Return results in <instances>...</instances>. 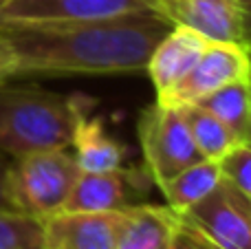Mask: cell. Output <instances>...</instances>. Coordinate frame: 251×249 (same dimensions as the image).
I'll return each mask as SVG.
<instances>
[{
	"mask_svg": "<svg viewBox=\"0 0 251 249\" xmlns=\"http://www.w3.org/2000/svg\"><path fill=\"white\" fill-rule=\"evenodd\" d=\"M134 170H106V172H82L73 183L66 212H117L128 207L130 194L137 190L139 179Z\"/></svg>",
	"mask_w": 251,
	"mask_h": 249,
	"instance_id": "obj_11",
	"label": "cell"
},
{
	"mask_svg": "<svg viewBox=\"0 0 251 249\" xmlns=\"http://www.w3.org/2000/svg\"><path fill=\"white\" fill-rule=\"evenodd\" d=\"M159 11L95 22L0 25L16 57V75L141 73L159 40L172 29Z\"/></svg>",
	"mask_w": 251,
	"mask_h": 249,
	"instance_id": "obj_1",
	"label": "cell"
},
{
	"mask_svg": "<svg viewBox=\"0 0 251 249\" xmlns=\"http://www.w3.org/2000/svg\"><path fill=\"white\" fill-rule=\"evenodd\" d=\"M156 11L174 26H187L209 42L243 44L240 0H156Z\"/></svg>",
	"mask_w": 251,
	"mask_h": 249,
	"instance_id": "obj_9",
	"label": "cell"
},
{
	"mask_svg": "<svg viewBox=\"0 0 251 249\" xmlns=\"http://www.w3.org/2000/svg\"><path fill=\"white\" fill-rule=\"evenodd\" d=\"M221 181L223 174L218 161L201 159V161L192 163L190 168L181 170L176 176H172L161 188V192H163L170 210H174L176 214H183L192 205L203 201Z\"/></svg>",
	"mask_w": 251,
	"mask_h": 249,
	"instance_id": "obj_14",
	"label": "cell"
},
{
	"mask_svg": "<svg viewBox=\"0 0 251 249\" xmlns=\"http://www.w3.org/2000/svg\"><path fill=\"white\" fill-rule=\"evenodd\" d=\"M0 249H42V221L0 210Z\"/></svg>",
	"mask_w": 251,
	"mask_h": 249,
	"instance_id": "obj_17",
	"label": "cell"
},
{
	"mask_svg": "<svg viewBox=\"0 0 251 249\" xmlns=\"http://www.w3.org/2000/svg\"><path fill=\"white\" fill-rule=\"evenodd\" d=\"M207 44V38L187 26H172L159 40L146 64V73L156 91V100H163L190 73Z\"/></svg>",
	"mask_w": 251,
	"mask_h": 249,
	"instance_id": "obj_10",
	"label": "cell"
},
{
	"mask_svg": "<svg viewBox=\"0 0 251 249\" xmlns=\"http://www.w3.org/2000/svg\"><path fill=\"white\" fill-rule=\"evenodd\" d=\"M170 249H218V247L214 245L207 236H203L196 227H192L190 223H185V221L181 219Z\"/></svg>",
	"mask_w": 251,
	"mask_h": 249,
	"instance_id": "obj_19",
	"label": "cell"
},
{
	"mask_svg": "<svg viewBox=\"0 0 251 249\" xmlns=\"http://www.w3.org/2000/svg\"><path fill=\"white\" fill-rule=\"evenodd\" d=\"M240 11H243V44L251 53V0H240Z\"/></svg>",
	"mask_w": 251,
	"mask_h": 249,
	"instance_id": "obj_22",
	"label": "cell"
},
{
	"mask_svg": "<svg viewBox=\"0 0 251 249\" xmlns=\"http://www.w3.org/2000/svg\"><path fill=\"white\" fill-rule=\"evenodd\" d=\"M199 104L216 115L238 141H251V97L247 77L225 84Z\"/></svg>",
	"mask_w": 251,
	"mask_h": 249,
	"instance_id": "obj_15",
	"label": "cell"
},
{
	"mask_svg": "<svg viewBox=\"0 0 251 249\" xmlns=\"http://www.w3.org/2000/svg\"><path fill=\"white\" fill-rule=\"evenodd\" d=\"M181 216L168 205L130 203L122 210L115 249H170Z\"/></svg>",
	"mask_w": 251,
	"mask_h": 249,
	"instance_id": "obj_12",
	"label": "cell"
},
{
	"mask_svg": "<svg viewBox=\"0 0 251 249\" xmlns=\"http://www.w3.org/2000/svg\"><path fill=\"white\" fill-rule=\"evenodd\" d=\"M218 166H221L223 179L251 199V144L247 141L236 144L218 161Z\"/></svg>",
	"mask_w": 251,
	"mask_h": 249,
	"instance_id": "obj_18",
	"label": "cell"
},
{
	"mask_svg": "<svg viewBox=\"0 0 251 249\" xmlns=\"http://www.w3.org/2000/svg\"><path fill=\"white\" fill-rule=\"evenodd\" d=\"M11 77H16V57L9 42L0 35V84L9 82Z\"/></svg>",
	"mask_w": 251,
	"mask_h": 249,
	"instance_id": "obj_20",
	"label": "cell"
},
{
	"mask_svg": "<svg viewBox=\"0 0 251 249\" xmlns=\"http://www.w3.org/2000/svg\"><path fill=\"white\" fill-rule=\"evenodd\" d=\"M146 11H156V0H7L0 25L95 22Z\"/></svg>",
	"mask_w": 251,
	"mask_h": 249,
	"instance_id": "obj_5",
	"label": "cell"
},
{
	"mask_svg": "<svg viewBox=\"0 0 251 249\" xmlns=\"http://www.w3.org/2000/svg\"><path fill=\"white\" fill-rule=\"evenodd\" d=\"M251 55V53H249ZM247 84H249V97H251V60H249V75H247ZM251 144V141H249Z\"/></svg>",
	"mask_w": 251,
	"mask_h": 249,
	"instance_id": "obj_23",
	"label": "cell"
},
{
	"mask_svg": "<svg viewBox=\"0 0 251 249\" xmlns=\"http://www.w3.org/2000/svg\"><path fill=\"white\" fill-rule=\"evenodd\" d=\"M249 49L238 42H209L192 71L163 97L156 100L170 106L199 104L225 84L249 75Z\"/></svg>",
	"mask_w": 251,
	"mask_h": 249,
	"instance_id": "obj_7",
	"label": "cell"
},
{
	"mask_svg": "<svg viewBox=\"0 0 251 249\" xmlns=\"http://www.w3.org/2000/svg\"><path fill=\"white\" fill-rule=\"evenodd\" d=\"M77 168L82 172H106L124 166L126 148L122 141L110 137L100 117H88V110L79 115L71 144Z\"/></svg>",
	"mask_w": 251,
	"mask_h": 249,
	"instance_id": "obj_13",
	"label": "cell"
},
{
	"mask_svg": "<svg viewBox=\"0 0 251 249\" xmlns=\"http://www.w3.org/2000/svg\"><path fill=\"white\" fill-rule=\"evenodd\" d=\"M88 106L82 95H57L35 84H0V154L20 159L71 148L75 124Z\"/></svg>",
	"mask_w": 251,
	"mask_h": 249,
	"instance_id": "obj_2",
	"label": "cell"
},
{
	"mask_svg": "<svg viewBox=\"0 0 251 249\" xmlns=\"http://www.w3.org/2000/svg\"><path fill=\"white\" fill-rule=\"evenodd\" d=\"M9 161L4 154H0V210H13L11 201H9V194H7V170H9ZM16 212V210H13Z\"/></svg>",
	"mask_w": 251,
	"mask_h": 249,
	"instance_id": "obj_21",
	"label": "cell"
},
{
	"mask_svg": "<svg viewBox=\"0 0 251 249\" xmlns=\"http://www.w3.org/2000/svg\"><path fill=\"white\" fill-rule=\"evenodd\" d=\"M185 122L190 126L194 146L199 148L201 157L209 159V161H221L236 144H240L234 137V132L221 122L214 113L203 108L201 104L181 106Z\"/></svg>",
	"mask_w": 251,
	"mask_h": 249,
	"instance_id": "obj_16",
	"label": "cell"
},
{
	"mask_svg": "<svg viewBox=\"0 0 251 249\" xmlns=\"http://www.w3.org/2000/svg\"><path fill=\"white\" fill-rule=\"evenodd\" d=\"M79 174L71 148L11 159L7 170V194L11 207L33 219L62 212Z\"/></svg>",
	"mask_w": 251,
	"mask_h": 249,
	"instance_id": "obj_3",
	"label": "cell"
},
{
	"mask_svg": "<svg viewBox=\"0 0 251 249\" xmlns=\"http://www.w3.org/2000/svg\"><path fill=\"white\" fill-rule=\"evenodd\" d=\"M122 210L55 212L42 219V249H115Z\"/></svg>",
	"mask_w": 251,
	"mask_h": 249,
	"instance_id": "obj_8",
	"label": "cell"
},
{
	"mask_svg": "<svg viewBox=\"0 0 251 249\" xmlns=\"http://www.w3.org/2000/svg\"><path fill=\"white\" fill-rule=\"evenodd\" d=\"M4 2H7V0H0V7H2V4H4Z\"/></svg>",
	"mask_w": 251,
	"mask_h": 249,
	"instance_id": "obj_24",
	"label": "cell"
},
{
	"mask_svg": "<svg viewBox=\"0 0 251 249\" xmlns=\"http://www.w3.org/2000/svg\"><path fill=\"white\" fill-rule=\"evenodd\" d=\"M137 135L143 152V170L159 188H163L181 170L203 159L194 146L181 106L161 101L146 106L139 115Z\"/></svg>",
	"mask_w": 251,
	"mask_h": 249,
	"instance_id": "obj_4",
	"label": "cell"
},
{
	"mask_svg": "<svg viewBox=\"0 0 251 249\" xmlns=\"http://www.w3.org/2000/svg\"><path fill=\"white\" fill-rule=\"evenodd\" d=\"M178 216L218 249H251V199L225 179Z\"/></svg>",
	"mask_w": 251,
	"mask_h": 249,
	"instance_id": "obj_6",
	"label": "cell"
}]
</instances>
